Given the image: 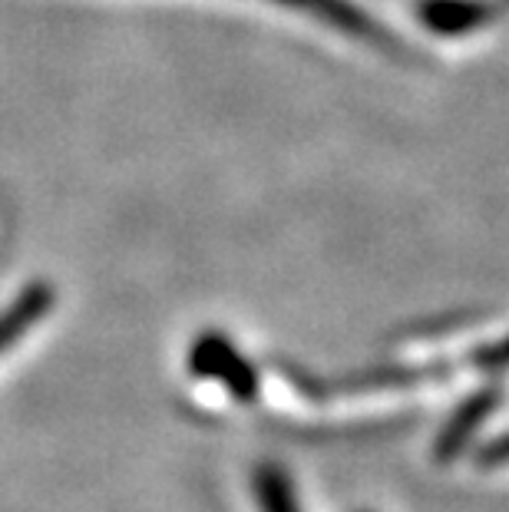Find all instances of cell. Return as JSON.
<instances>
[{"label": "cell", "instance_id": "6da1fadb", "mask_svg": "<svg viewBox=\"0 0 509 512\" xmlns=\"http://www.w3.org/2000/svg\"><path fill=\"white\" fill-rule=\"evenodd\" d=\"M483 460H490V463H506V460H509V437L500 440V443H493L490 456H483Z\"/></svg>", "mask_w": 509, "mask_h": 512}]
</instances>
